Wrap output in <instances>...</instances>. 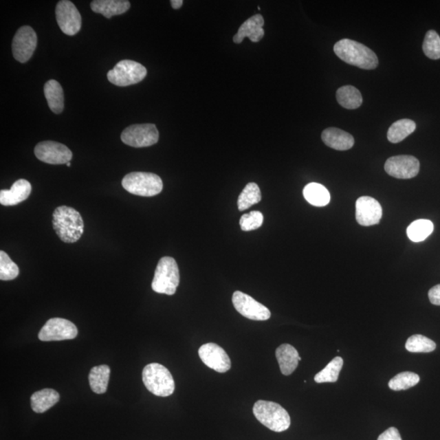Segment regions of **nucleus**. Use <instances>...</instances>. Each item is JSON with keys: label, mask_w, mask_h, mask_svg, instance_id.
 <instances>
[{"label": "nucleus", "mask_w": 440, "mask_h": 440, "mask_svg": "<svg viewBox=\"0 0 440 440\" xmlns=\"http://www.w3.org/2000/svg\"><path fill=\"white\" fill-rule=\"evenodd\" d=\"M264 19L262 15H254L240 26L239 32L233 37V41L239 44L245 38H249L250 41L258 43L264 36Z\"/></svg>", "instance_id": "obj_17"}, {"label": "nucleus", "mask_w": 440, "mask_h": 440, "mask_svg": "<svg viewBox=\"0 0 440 440\" xmlns=\"http://www.w3.org/2000/svg\"><path fill=\"white\" fill-rule=\"evenodd\" d=\"M342 366L343 360L340 356H338V358L332 360V362H330L327 367L316 374L314 377L315 382H318V384L337 382Z\"/></svg>", "instance_id": "obj_30"}, {"label": "nucleus", "mask_w": 440, "mask_h": 440, "mask_svg": "<svg viewBox=\"0 0 440 440\" xmlns=\"http://www.w3.org/2000/svg\"><path fill=\"white\" fill-rule=\"evenodd\" d=\"M263 215L259 211H252L249 214L242 215L240 226L242 231L249 232L256 230L262 226Z\"/></svg>", "instance_id": "obj_35"}, {"label": "nucleus", "mask_w": 440, "mask_h": 440, "mask_svg": "<svg viewBox=\"0 0 440 440\" xmlns=\"http://www.w3.org/2000/svg\"><path fill=\"white\" fill-rule=\"evenodd\" d=\"M420 170V162L415 157L399 155L388 158L386 162L385 170L387 174L397 179H412Z\"/></svg>", "instance_id": "obj_14"}, {"label": "nucleus", "mask_w": 440, "mask_h": 440, "mask_svg": "<svg viewBox=\"0 0 440 440\" xmlns=\"http://www.w3.org/2000/svg\"><path fill=\"white\" fill-rule=\"evenodd\" d=\"M147 69L142 64L131 60L120 61L107 74L108 80L118 87H127L142 82Z\"/></svg>", "instance_id": "obj_7"}, {"label": "nucleus", "mask_w": 440, "mask_h": 440, "mask_svg": "<svg viewBox=\"0 0 440 440\" xmlns=\"http://www.w3.org/2000/svg\"><path fill=\"white\" fill-rule=\"evenodd\" d=\"M434 231V224L429 219H417L407 228L408 239L413 242L425 241Z\"/></svg>", "instance_id": "obj_28"}, {"label": "nucleus", "mask_w": 440, "mask_h": 440, "mask_svg": "<svg viewBox=\"0 0 440 440\" xmlns=\"http://www.w3.org/2000/svg\"><path fill=\"white\" fill-rule=\"evenodd\" d=\"M253 413L259 422L275 432L288 430L292 424L288 412L274 402L258 400L254 404Z\"/></svg>", "instance_id": "obj_3"}, {"label": "nucleus", "mask_w": 440, "mask_h": 440, "mask_svg": "<svg viewBox=\"0 0 440 440\" xmlns=\"http://www.w3.org/2000/svg\"><path fill=\"white\" fill-rule=\"evenodd\" d=\"M109 376L110 368L108 365L102 364L92 368L88 377L91 390L96 394L107 393Z\"/></svg>", "instance_id": "obj_24"}, {"label": "nucleus", "mask_w": 440, "mask_h": 440, "mask_svg": "<svg viewBox=\"0 0 440 440\" xmlns=\"http://www.w3.org/2000/svg\"><path fill=\"white\" fill-rule=\"evenodd\" d=\"M142 380L145 387L154 395L167 397L174 393V378L162 364H147L143 369Z\"/></svg>", "instance_id": "obj_4"}, {"label": "nucleus", "mask_w": 440, "mask_h": 440, "mask_svg": "<svg viewBox=\"0 0 440 440\" xmlns=\"http://www.w3.org/2000/svg\"><path fill=\"white\" fill-rule=\"evenodd\" d=\"M406 349L412 353H429L437 349V344L428 338L415 334L408 338Z\"/></svg>", "instance_id": "obj_31"}, {"label": "nucleus", "mask_w": 440, "mask_h": 440, "mask_svg": "<svg viewBox=\"0 0 440 440\" xmlns=\"http://www.w3.org/2000/svg\"><path fill=\"white\" fill-rule=\"evenodd\" d=\"M44 95L48 107L52 112L59 114L64 109V92L63 87L56 80H50L45 83L43 88Z\"/></svg>", "instance_id": "obj_23"}, {"label": "nucleus", "mask_w": 440, "mask_h": 440, "mask_svg": "<svg viewBox=\"0 0 440 440\" xmlns=\"http://www.w3.org/2000/svg\"><path fill=\"white\" fill-rule=\"evenodd\" d=\"M377 440H402L399 430L395 428H390L378 437Z\"/></svg>", "instance_id": "obj_36"}, {"label": "nucleus", "mask_w": 440, "mask_h": 440, "mask_svg": "<svg viewBox=\"0 0 440 440\" xmlns=\"http://www.w3.org/2000/svg\"><path fill=\"white\" fill-rule=\"evenodd\" d=\"M382 217V206L377 200L371 197L358 198L355 204L356 221L362 226H375Z\"/></svg>", "instance_id": "obj_16"}, {"label": "nucleus", "mask_w": 440, "mask_h": 440, "mask_svg": "<svg viewBox=\"0 0 440 440\" xmlns=\"http://www.w3.org/2000/svg\"><path fill=\"white\" fill-rule=\"evenodd\" d=\"M77 336L76 325L63 318L48 320L38 333L39 340L43 342L70 340Z\"/></svg>", "instance_id": "obj_9"}, {"label": "nucleus", "mask_w": 440, "mask_h": 440, "mask_svg": "<svg viewBox=\"0 0 440 440\" xmlns=\"http://www.w3.org/2000/svg\"><path fill=\"white\" fill-rule=\"evenodd\" d=\"M56 17L59 28L64 34L73 36L82 26V16L77 8L69 0H61L56 7Z\"/></svg>", "instance_id": "obj_11"}, {"label": "nucleus", "mask_w": 440, "mask_h": 440, "mask_svg": "<svg viewBox=\"0 0 440 440\" xmlns=\"http://www.w3.org/2000/svg\"><path fill=\"white\" fill-rule=\"evenodd\" d=\"M424 54L430 59H440V37L434 30H429L426 34L424 46Z\"/></svg>", "instance_id": "obj_34"}, {"label": "nucleus", "mask_w": 440, "mask_h": 440, "mask_svg": "<svg viewBox=\"0 0 440 440\" xmlns=\"http://www.w3.org/2000/svg\"><path fill=\"white\" fill-rule=\"evenodd\" d=\"M32 184L28 180L21 179L12 184L10 190L0 191V204L4 206H16L28 199L32 193Z\"/></svg>", "instance_id": "obj_18"}, {"label": "nucleus", "mask_w": 440, "mask_h": 440, "mask_svg": "<svg viewBox=\"0 0 440 440\" xmlns=\"http://www.w3.org/2000/svg\"><path fill=\"white\" fill-rule=\"evenodd\" d=\"M261 192L257 184L249 183L241 192L237 204L241 211L249 209L250 206L258 204L261 201Z\"/></svg>", "instance_id": "obj_29"}, {"label": "nucleus", "mask_w": 440, "mask_h": 440, "mask_svg": "<svg viewBox=\"0 0 440 440\" xmlns=\"http://www.w3.org/2000/svg\"><path fill=\"white\" fill-rule=\"evenodd\" d=\"M321 138L327 146L340 151H349L353 147L355 143L353 136L336 127L325 129L321 135Z\"/></svg>", "instance_id": "obj_19"}, {"label": "nucleus", "mask_w": 440, "mask_h": 440, "mask_svg": "<svg viewBox=\"0 0 440 440\" xmlns=\"http://www.w3.org/2000/svg\"><path fill=\"white\" fill-rule=\"evenodd\" d=\"M66 165H67V166H72V164H70V162H68V164H66Z\"/></svg>", "instance_id": "obj_39"}, {"label": "nucleus", "mask_w": 440, "mask_h": 440, "mask_svg": "<svg viewBox=\"0 0 440 440\" xmlns=\"http://www.w3.org/2000/svg\"><path fill=\"white\" fill-rule=\"evenodd\" d=\"M276 358L281 373L285 376L292 374L301 360L298 351L289 344L280 345L276 351Z\"/></svg>", "instance_id": "obj_20"}, {"label": "nucleus", "mask_w": 440, "mask_h": 440, "mask_svg": "<svg viewBox=\"0 0 440 440\" xmlns=\"http://www.w3.org/2000/svg\"><path fill=\"white\" fill-rule=\"evenodd\" d=\"M232 303L235 309L244 318L253 320H267L271 318V311L252 297L241 292L232 296Z\"/></svg>", "instance_id": "obj_13"}, {"label": "nucleus", "mask_w": 440, "mask_h": 440, "mask_svg": "<svg viewBox=\"0 0 440 440\" xmlns=\"http://www.w3.org/2000/svg\"><path fill=\"white\" fill-rule=\"evenodd\" d=\"M416 130V123L410 120L396 121L387 132V139L391 143H399Z\"/></svg>", "instance_id": "obj_27"}, {"label": "nucleus", "mask_w": 440, "mask_h": 440, "mask_svg": "<svg viewBox=\"0 0 440 440\" xmlns=\"http://www.w3.org/2000/svg\"><path fill=\"white\" fill-rule=\"evenodd\" d=\"M428 296L432 305L440 306V284L434 286L429 290Z\"/></svg>", "instance_id": "obj_37"}, {"label": "nucleus", "mask_w": 440, "mask_h": 440, "mask_svg": "<svg viewBox=\"0 0 440 440\" xmlns=\"http://www.w3.org/2000/svg\"><path fill=\"white\" fill-rule=\"evenodd\" d=\"M60 395L54 389H43L34 393L30 397V404L33 411L37 413L45 412L58 403Z\"/></svg>", "instance_id": "obj_22"}, {"label": "nucleus", "mask_w": 440, "mask_h": 440, "mask_svg": "<svg viewBox=\"0 0 440 440\" xmlns=\"http://www.w3.org/2000/svg\"><path fill=\"white\" fill-rule=\"evenodd\" d=\"M122 186L131 195L142 197H153L162 191L164 183L156 174L148 173H131L122 179Z\"/></svg>", "instance_id": "obj_6"}, {"label": "nucleus", "mask_w": 440, "mask_h": 440, "mask_svg": "<svg viewBox=\"0 0 440 440\" xmlns=\"http://www.w3.org/2000/svg\"><path fill=\"white\" fill-rule=\"evenodd\" d=\"M303 196L309 204L318 208L327 206L330 193L327 188L318 183H311L303 189Z\"/></svg>", "instance_id": "obj_25"}, {"label": "nucleus", "mask_w": 440, "mask_h": 440, "mask_svg": "<svg viewBox=\"0 0 440 440\" xmlns=\"http://www.w3.org/2000/svg\"><path fill=\"white\" fill-rule=\"evenodd\" d=\"M338 102L343 108L347 109H355L362 104L363 98L362 94L353 86H344L338 88L337 91Z\"/></svg>", "instance_id": "obj_26"}, {"label": "nucleus", "mask_w": 440, "mask_h": 440, "mask_svg": "<svg viewBox=\"0 0 440 440\" xmlns=\"http://www.w3.org/2000/svg\"><path fill=\"white\" fill-rule=\"evenodd\" d=\"M160 139V132L151 123L131 125L122 131V142L131 147L144 148L152 146Z\"/></svg>", "instance_id": "obj_8"}, {"label": "nucleus", "mask_w": 440, "mask_h": 440, "mask_svg": "<svg viewBox=\"0 0 440 440\" xmlns=\"http://www.w3.org/2000/svg\"><path fill=\"white\" fill-rule=\"evenodd\" d=\"M37 47V34L29 25L22 26L13 38L12 48L14 58L25 63L32 58Z\"/></svg>", "instance_id": "obj_10"}, {"label": "nucleus", "mask_w": 440, "mask_h": 440, "mask_svg": "<svg viewBox=\"0 0 440 440\" xmlns=\"http://www.w3.org/2000/svg\"><path fill=\"white\" fill-rule=\"evenodd\" d=\"M201 362L218 373H226L231 368V360L221 346L210 342L202 345L198 351Z\"/></svg>", "instance_id": "obj_15"}, {"label": "nucleus", "mask_w": 440, "mask_h": 440, "mask_svg": "<svg viewBox=\"0 0 440 440\" xmlns=\"http://www.w3.org/2000/svg\"><path fill=\"white\" fill-rule=\"evenodd\" d=\"M183 3L182 0H171L170 1L171 6H173L174 10H179V8H182Z\"/></svg>", "instance_id": "obj_38"}, {"label": "nucleus", "mask_w": 440, "mask_h": 440, "mask_svg": "<svg viewBox=\"0 0 440 440\" xmlns=\"http://www.w3.org/2000/svg\"><path fill=\"white\" fill-rule=\"evenodd\" d=\"M34 154L38 160L52 165L67 164L73 157L67 146L51 140L38 143L34 148Z\"/></svg>", "instance_id": "obj_12"}, {"label": "nucleus", "mask_w": 440, "mask_h": 440, "mask_svg": "<svg viewBox=\"0 0 440 440\" xmlns=\"http://www.w3.org/2000/svg\"><path fill=\"white\" fill-rule=\"evenodd\" d=\"M419 381L420 377L417 373L403 372L397 374L393 380H390L388 385L393 390H404L416 386Z\"/></svg>", "instance_id": "obj_32"}, {"label": "nucleus", "mask_w": 440, "mask_h": 440, "mask_svg": "<svg viewBox=\"0 0 440 440\" xmlns=\"http://www.w3.org/2000/svg\"><path fill=\"white\" fill-rule=\"evenodd\" d=\"M131 3L126 0H95L91 3V10L100 13L107 19L121 15L129 10Z\"/></svg>", "instance_id": "obj_21"}, {"label": "nucleus", "mask_w": 440, "mask_h": 440, "mask_svg": "<svg viewBox=\"0 0 440 440\" xmlns=\"http://www.w3.org/2000/svg\"><path fill=\"white\" fill-rule=\"evenodd\" d=\"M19 275V267L6 252H0V280H12Z\"/></svg>", "instance_id": "obj_33"}, {"label": "nucleus", "mask_w": 440, "mask_h": 440, "mask_svg": "<svg viewBox=\"0 0 440 440\" xmlns=\"http://www.w3.org/2000/svg\"><path fill=\"white\" fill-rule=\"evenodd\" d=\"M334 52L344 63L364 69H373L378 65L377 56L364 44L344 38L336 43Z\"/></svg>", "instance_id": "obj_2"}, {"label": "nucleus", "mask_w": 440, "mask_h": 440, "mask_svg": "<svg viewBox=\"0 0 440 440\" xmlns=\"http://www.w3.org/2000/svg\"><path fill=\"white\" fill-rule=\"evenodd\" d=\"M179 284V271L177 263L171 257H162L154 274L152 289L158 294L173 296Z\"/></svg>", "instance_id": "obj_5"}, {"label": "nucleus", "mask_w": 440, "mask_h": 440, "mask_svg": "<svg viewBox=\"0 0 440 440\" xmlns=\"http://www.w3.org/2000/svg\"><path fill=\"white\" fill-rule=\"evenodd\" d=\"M52 226L59 239L65 243H74L80 239L85 223L80 213L69 206H60L52 214Z\"/></svg>", "instance_id": "obj_1"}]
</instances>
